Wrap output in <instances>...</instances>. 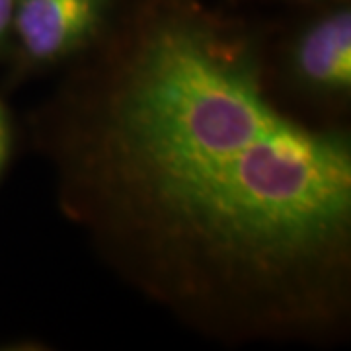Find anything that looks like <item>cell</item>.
I'll list each match as a JSON object with an SVG mask.
<instances>
[{
	"label": "cell",
	"mask_w": 351,
	"mask_h": 351,
	"mask_svg": "<svg viewBox=\"0 0 351 351\" xmlns=\"http://www.w3.org/2000/svg\"><path fill=\"white\" fill-rule=\"evenodd\" d=\"M66 133L76 207L160 297L313 328L343 297L351 152L265 92L252 39L199 0L121 25Z\"/></svg>",
	"instance_id": "1"
},
{
	"label": "cell",
	"mask_w": 351,
	"mask_h": 351,
	"mask_svg": "<svg viewBox=\"0 0 351 351\" xmlns=\"http://www.w3.org/2000/svg\"><path fill=\"white\" fill-rule=\"evenodd\" d=\"M117 0H12V32L29 64H53L98 38Z\"/></svg>",
	"instance_id": "2"
},
{
	"label": "cell",
	"mask_w": 351,
	"mask_h": 351,
	"mask_svg": "<svg viewBox=\"0 0 351 351\" xmlns=\"http://www.w3.org/2000/svg\"><path fill=\"white\" fill-rule=\"evenodd\" d=\"M295 75L306 88L343 94L351 84V12L338 6L304 29L293 51Z\"/></svg>",
	"instance_id": "3"
},
{
	"label": "cell",
	"mask_w": 351,
	"mask_h": 351,
	"mask_svg": "<svg viewBox=\"0 0 351 351\" xmlns=\"http://www.w3.org/2000/svg\"><path fill=\"white\" fill-rule=\"evenodd\" d=\"M8 149H10V123L4 106L0 104V170L8 158Z\"/></svg>",
	"instance_id": "5"
},
{
	"label": "cell",
	"mask_w": 351,
	"mask_h": 351,
	"mask_svg": "<svg viewBox=\"0 0 351 351\" xmlns=\"http://www.w3.org/2000/svg\"><path fill=\"white\" fill-rule=\"evenodd\" d=\"M12 32V0H0V49Z\"/></svg>",
	"instance_id": "4"
}]
</instances>
